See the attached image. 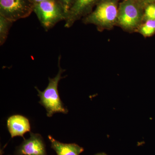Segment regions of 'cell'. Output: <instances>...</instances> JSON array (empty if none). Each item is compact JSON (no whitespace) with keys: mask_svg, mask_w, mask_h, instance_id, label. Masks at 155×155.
<instances>
[{"mask_svg":"<svg viewBox=\"0 0 155 155\" xmlns=\"http://www.w3.org/2000/svg\"><path fill=\"white\" fill-rule=\"evenodd\" d=\"M119 0H101L81 19L84 24L93 25L99 31L110 30L117 25Z\"/></svg>","mask_w":155,"mask_h":155,"instance_id":"1","label":"cell"},{"mask_svg":"<svg viewBox=\"0 0 155 155\" xmlns=\"http://www.w3.org/2000/svg\"><path fill=\"white\" fill-rule=\"evenodd\" d=\"M61 56H59L58 74L53 78H49L48 84L45 90L41 91L37 87H35L40 98L39 103L46 109L47 116L48 117H51L56 113L67 114L68 113V110L64 107L60 98L58 90V84L61 79L64 78L62 75L65 71L61 67Z\"/></svg>","mask_w":155,"mask_h":155,"instance_id":"2","label":"cell"},{"mask_svg":"<svg viewBox=\"0 0 155 155\" xmlns=\"http://www.w3.org/2000/svg\"><path fill=\"white\" fill-rule=\"evenodd\" d=\"M143 10L135 0L120 1L116 26L128 33L136 32L143 22Z\"/></svg>","mask_w":155,"mask_h":155,"instance_id":"3","label":"cell"},{"mask_svg":"<svg viewBox=\"0 0 155 155\" xmlns=\"http://www.w3.org/2000/svg\"><path fill=\"white\" fill-rule=\"evenodd\" d=\"M33 12L46 31L51 29L58 22L65 21L67 17L64 8L57 0H47L35 4Z\"/></svg>","mask_w":155,"mask_h":155,"instance_id":"4","label":"cell"},{"mask_svg":"<svg viewBox=\"0 0 155 155\" xmlns=\"http://www.w3.org/2000/svg\"><path fill=\"white\" fill-rule=\"evenodd\" d=\"M33 8L30 0H0V16L14 22L30 16Z\"/></svg>","mask_w":155,"mask_h":155,"instance_id":"5","label":"cell"},{"mask_svg":"<svg viewBox=\"0 0 155 155\" xmlns=\"http://www.w3.org/2000/svg\"><path fill=\"white\" fill-rule=\"evenodd\" d=\"M101 0H75L69 11L64 27L69 28L89 14Z\"/></svg>","mask_w":155,"mask_h":155,"instance_id":"6","label":"cell"},{"mask_svg":"<svg viewBox=\"0 0 155 155\" xmlns=\"http://www.w3.org/2000/svg\"><path fill=\"white\" fill-rule=\"evenodd\" d=\"M19 155H46L45 148L41 136L30 133L28 139H25L19 147Z\"/></svg>","mask_w":155,"mask_h":155,"instance_id":"7","label":"cell"},{"mask_svg":"<svg viewBox=\"0 0 155 155\" xmlns=\"http://www.w3.org/2000/svg\"><path fill=\"white\" fill-rule=\"evenodd\" d=\"M7 127L11 137L17 136L23 137L26 132L30 131L29 120L21 115H14L7 120Z\"/></svg>","mask_w":155,"mask_h":155,"instance_id":"8","label":"cell"},{"mask_svg":"<svg viewBox=\"0 0 155 155\" xmlns=\"http://www.w3.org/2000/svg\"><path fill=\"white\" fill-rule=\"evenodd\" d=\"M48 139L51 147L58 155H79L84 151L83 148L75 143H64L58 141L51 135Z\"/></svg>","mask_w":155,"mask_h":155,"instance_id":"9","label":"cell"},{"mask_svg":"<svg viewBox=\"0 0 155 155\" xmlns=\"http://www.w3.org/2000/svg\"><path fill=\"white\" fill-rule=\"evenodd\" d=\"M136 32L145 38L153 36L155 34V20L148 19L143 21Z\"/></svg>","mask_w":155,"mask_h":155,"instance_id":"10","label":"cell"},{"mask_svg":"<svg viewBox=\"0 0 155 155\" xmlns=\"http://www.w3.org/2000/svg\"><path fill=\"white\" fill-rule=\"evenodd\" d=\"M14 22L11 20L0 16V45H3L5 42L9 31Z\"/></svg>","mask_w":155,"mask_h":155,"instance_id":"11","label":"cell"},{"mask_svg":"<svg viewBox=\"0 0 155 155\" xmlns=\"http://www.w3.org/2000/svg\"><path fill=\"white\" fill-rule=\"evenodd\" d=\"M148 19L155 20V4L146 6L143 10V21Z\"/></svg>","mask_w":155,"mask_h":155,"instance_id":"12","label":"cell"},{"mask_svg":"<svg viewBox=\"0 0 155 155\" xmlns=\"http://www.w3.org/2000/svg\"><path fill=\"white\" fill-rule=\"evenodd\" d=\"M64 8L68 15L69 11L72 8L75 0H57Z\"/></svg>","mask_w":155,"mask_h":155,"instance_id":"13","label":"cell"},{"mask_svg":"<svg viewBox=\"0 0 155 155\" xmlns=\"http://www.w3.org/2000/svg\"><path fill=\"white\" fill-rule=\"evenodd\" d=\"M143 7V8L146 6L151 4H155V0H135Z\"/></svg>","mask_w":155,"mask_h":155,"instance_id":"14","label":"cell"},{"mask_svg":"<svg viewBox=\"0 0 155 155\" xmlns=\"http://www.w3.org/2000/svg\"><path fill=\"white\" fill-rule=\"evenodd\" d=\"M30 1L32 4L35 5V4H38V3L41 2L47 1V0H30Z\"/></svg>","mask_w":155,"mask_h":155,"instance_id":"15","label":"cell"},{"mask_svg":"<svg viewBox=\"0 0 155 155\" xmlns=\"http://www.w3.org/2000/svg\"><path fill=\"white\" fill-rule=\"evenodd\" d=\"M96 155H107L105 154H104V153H100V154H97Z\"/></svg>","mask_w":155,"mask_h":155,"instance_id":"16","label":"cell"},{"mask_svg":"<svg viewBox=\"0 0 155 155\" xmlns=\"http://www.w3.org/2000/svg\"><path fill=\"white\" fill-rule=\"evenodd\" d=\"M119 1H120H120H123V0H119Z\"/></svg>","mask_w":155,"mask_h":155,"instance_id":"17","label":"cell"}]
</instances>
